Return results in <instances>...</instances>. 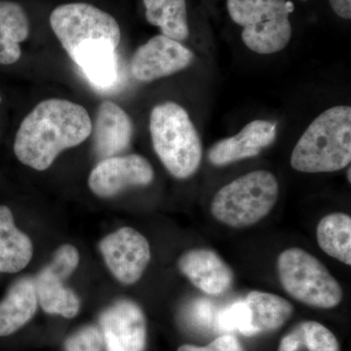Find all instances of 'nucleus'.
Wrapping results in <instances>:
<instances>
[{
  "label": "nucleus",
  "mask_w": 351,
  "mask_h": 351,
  "mask_svg": "<svg viewBox=\"0 0 351 351\" xmlns=\"http://www.w3.org/2000/svg\"><path fill=\"white\" fill-rule=\"evenodd\" d=\"M101 330L93 325L82 327L64 341V351H103Z\"/></svg>",
  "instance_id": "nucleus-25"
},
{
  "label": "nucleus",
  "mask_w": 351,
  "mask_h": 351,
  "mask_svg": "<svg viewBox=\"0 0 351 351\" xmlns=\"http://www.w3.org/2000/svg\"><path fill=\"white\" fill-rule=\"evenodd\" d=\"M193 58L181 43L160 34L138 48L131 60V73L138 82H154L188 68Z\"/></svg>",
  "instance_id": "nucleus-11"
},
{
  "label": "nucleus",
  "mask_w": 351,
  "mask_h": 351,
  "mask_svg": "<svg viewBox=\"0 0 351 351\" xmlns=\"http://www.w3.org/2000/svg\"><path fill=\"white\" fill-rule=\"evenodd\" d=\"M80 253L73 245H62L52 262L34 279L38 304L46 313L73 318L80 309V301L64 282L77 269Z\"/></svg>",
  "instance_id": "nucleus-8"
},
{
  "label": "nucleus",
  "mask_w": 351,
  "mask_h": 351,
  "mask_svg": "<svg viewBox=\"0 0 351 351\" xmlns=\"http://www.w3.org/2000/svg\"><path fill=\"white\" fill-rule=\"evenodd\" d=\"M189 324L199 329H209L216 323L215 307L208 300H196L186 311Z\"/></svg>",
  "instance_id": "nucleus-26"
},
{
  "label": "nucleus",
  "mask_w": 351,
  "mask_h": 351,
  "mask_svg": "<svg viewBox=\"0 0 351 351\" xmlns=\"http://www.w3.org/2000/svg\"><path fill=\"white\" fill-rule=\"evenodd\" d=\"M228 14L243 27L242 40L258 54H274L290 43L292 25L286 0H228Z\"/></svg>",
  "instance_id": "nucleus-6"
},
{
  "label": "nucleus",
  "mask_w": 351,
  "mask_h": 351,
  "mask_svg": "<svg viewBox=\"0 0 351 351\" xmlns=\"http://www.w3.org/2000/svg\"><path fill=\"white\" fill-rule=\"evenodd\" d=\"M0 103H1V97H0Z\"/></svg>",
  "instance_id": "nucleus-32"
},
{
  "label": "nucleus",
  "mask_w": 351,
  "mask_h": 351,
  "mask_svg": "<svg viewBox=\"0 0 351 351\" xmlns=\"http://www.w3.org/2000/svg\"><path fill=\"white\" fill-rule=\"evenodd\" d=\"M100 251L108 269L119 282H138L151 261L149 241L134 228H119L100 242Z\"/></svg>",
  "instance_id": "nucleus-9"
},
{
  "label": "nucleus",
  "mask_w": 351,
  "mask_h": 351,
  "mask_svg": "<svg viewBox=\"0 0 351 351\" xmlns=\"http://www.w3.org/2000/svg\"><path fill=\"white\" fill-rule=\"evenodd\" d=\"M318 245L327 255L346 265H351V218L345 213H332L321 219L316 230Z\"/></svg>",
  "instance_id": "nucleus-21"
},
{
  "label": "nucleus",
  "mask_w": 351,
  "mask_h": 351,
  "mask_svg": "<svg viewBox=\"0 0 351 351\" xmlns=\"http://www.w3.org/2000/svg\"><path fill=\"white\" fill-rule=\"evenodd\" d=\"M178 351H244L239 339L235 337L225 335L214 339L206 346L184 345Z\"/></svg>",
  "instance_id": "nucleus-27"
},
{
  "label": "nucleus",
  "mask_w": 351,
  "mask_h": 351,
  "mask_svg": "<svg viewBox=\"0 0 351 351\" xmlns=\"http://www.w3.org/2000/svg\"><path fill=\"white\" fill-rule=\"evenodd\" d=\"M92 121L82 106L62 99L40 101L21 123L14 152L32 169H48L64 149L91 135Z\"/></svg>",
  "instance_id": "nucleus-1"
},
{
  "label": "nucleus",
  "mask_w": 351,
  "mask_h": 351,
  "mask_svg": "<svg viewBox=\"0 0 351 351\" xmlns=\"http://www.w3.org/2000/svg\"><path fill=\"white\" fill-rule=\"evenodd\" d=\"M32 240L15 225L10 208L0 206V272L16 274L31 262Z\"/></svg>",
  "instance_id": "nucleus-18"
},
{
  "label": "nucleus",
  "mask_w": 351,
  "mask_h": 351,
  "mask_svg": "<svg viewBox=\"0 0 351 351\" xmlns=\"http://www.w3.org/2000/svg\"><path fill=\"white\" fill-rule=\"evenodd\" d=\"M101 336L107 351H144L147 321L142 308L130 300L114 302L100 316Z\"/></svg>",
  "instance_id": "nucleus-12"
},
{
  "label": "nucleus",
  "mask_w": 351,
  "mask_h": 351,
  "mask_svg": "<svg viewBox=\"0 0 351 351\" xmlns=\"http://www.w3.org/2000/svg\"><path fill=\"white\" fill-rule=\"evenodd\" d=\"M29 34V21L25 9L17 2L0 0V38L20 44Z\"/></svg>",
  "instance_id": "nucleus-22"
},
{
  "label": "nucleus",
  "mask_w": 351,
  "mask_h": 351,
  "mask_svg": "<svg viewBox=\"0 0 351 351\" xmlns=\"http://www.w3.org/2000/svg\"><path fill=\"white\" fill-rule=\"evenodd\" d=\"M179 269L196 288L208 295H221L233 283V272L218 254L209 249H193L180 258Z\"/></svg>",
  "instance_id": "nucleus-15"
},
{
  "label": "nucleus",
  "mask_w": 351,
  "mask_h": 351,
  "mask_svg": "<svg viewBox=\"0 0 351 351\" xmlns=\"http://www.w3.org/2000/svg\"><path fill=\"white\" fill-rule=\"evenodd\" d=\"M147 22L161 29L162 36L176 41L189 36L186 0H144Z\"/></svg>",
  "instance_id": "nucleus-20"
},
{
  "label": "nucleus",
  "mask_w": 351,
  "mask_h": 351,
  "mask_svg": "<svg viewBox=\"0 0 351 351\" xmlns=\"http://www.w3.org/2000/svg\"><path fill=\"white\" fill-rule=\"evenodd\" d=\"M301 332L295 327L294 331L284 337L279 346L278 351H298L302 346Z\"/></svg>",
  "instance_id": "nucleus-29"
},
{
  "label": "nucleus",
  "mask_w": 351,
  "mask_h": 351,
  "mask_svg": "<svg viewBox=\"0 0 351 351\" xmlns=\"http://www.w3.org/2000/svg\"><path fill=\"white\" fill-rule=\"evenodd\" d=\"M151 163L138 154L101 159L92 170L88 184L99 197L110 198L134 186H145L154 181Z\"/></svg>",
  "instance_id": "nucleus-10"
},
{
  "label": "nucleus",
  "mask_w": 351,
  "mask_h": 351,
  "mask_svg": "<svg viewBox=\"0 0 351 351\" xmlns=\"http://www.w3.org/2000/svg\"><path fill=\"white\" fill-rule=\"evenodd\" d=\"M22 55L20 44L0 38V64H12Z\"/></svg>",
  "instance_id": "nucleus-28"
},
{
  "label": "nucleus",
  "mask_w": 351,
  "mask_h": 351,
  "mask_svg": "<svg viewBox=\"0 0 351 351\" xmlns=\"http://www.w3.org/2000/svg\"><path fill=\"white\" fill-rule=\"evenodd\" d=\"M133 132L130 117L113 101H104L92 125L95 154L101 159L119 156L130 145Z\"/></svg>",
  "instance_id": "nucleus-14"
},
{
  "label": "nucleus",
  "mask_w": 351,
  "mask_h": 351,
  "mask_svg": "<svg viewBox=\"0 0 351 351\" xmlns=\"http://www.w3.org/2000/svg\"><path fill=\"white\" fill-rule=\"evenodd\" d=\"M217 327L221 331H239L245 336H252L250 311L246 302H237L217 314Z\"/></svg>",
  "instance_id": "nucleus-24"
},
{
  "label": "nucleus",
  "mask_w": 351,
  "mask_h": 351,
  "mask_svg": "<svg viewBox=\"0 0 351 351\" xmlns=\"http://www.w3.org/2000/svg\"><path fill=\"white\" fill-rule=\"evenodd\" d=\"M250 311L251 335L276 331L285 324L294 307L287 300L271 293L253 291L245 300Z\"/></svg>",
  "instance_id": "nucleus-19"
},
{
  "label": "nucleus",
  "mask_w": 351,
  "mask_h": 351,
  "mask_svg": "<svg viewBox=\"0 0 351 351\" xmlns=\"http://www.w3.org/2000/svg\"><path fill=\"white\" fill-rule=\"evenodd\" d=\"M38 306L34 279L23 277L14 282L0 302V337L10 336L25 326Z\"/></svg>",
  "instance_id": "nucleus-16"
},
{
  "label": "nucleus",
  "mask_w": 351,
  "mask_h": 351,
  "mask_svg": "<svg viewBox=\"0 0 351 351\" xmlns=\"http://www.w3.org/2000/svg\"><path fill=\"white\" fill-rule=\"evenodd\" d=\"M152 145L171 175L188 179L199 168L202 145L189 113L173 101L152 108L149 119Z\"/></svg>",
  "instance_id": "nucleus-3"
},
{
  "label": "nucleus",
  "mask_w": 351,
  "mask_h": 351,
  "mask_svg": "<svg viewBox=\"0 0 351 351\" xmlns=\"http://www.w3.org/2000/svg\"><path fill=\"white\" fill-rule=\"evenodd\" d=\"M278 195L276 176L267 170L253 171L219 189L212 201V215L232 228H247L270 213Z\"/></svg>",
  "instance_id": "nucleus-4"
},
{
  "label": "nucleus",
  "mask_w": 351,
  "mask_h": 351,
  "mask_svg": "<svg viewBox=\"0 0 351 351\" xmlns=\"http://www.w3.org/2000/svg\"><path fill=\"white\" fill-rule=\"evenodd\" d=\"M302 345L309 351H339L338 339L328 328L315 321H306L298 326Z\"/></svg>",
  "instance_id": "nucleus-23"
},
{
  "label": "nucleus",
  "mask_w": 351,
  "mask_h": 351,
  "mask_svg": "<svg viewBox=\"0 0 351 351\" xmlns=\"http://www.w3.org/2000/svg\"><path fill=\"white\" fill-rule=\"evenodd\" d=\"M350 173H351V170H350V168H348V182H351V178H350Z\"/></svg>",
  "instance_id": "nucleus-31"
},
{
  "label": "nucleus",
  "mask_w": 351,
  "mask_h": 351,
  "mask_svg": "<svg viewBox=\"0 0 351 351\" xmlns=\"http://www.w3.org/2000/svg\"><path fill=\"white\" fill-rule=\"evenodd\" d=\"M276 134L274 122L254 120L237 135L217 142L208 152V158L215 166H225L257 156L274 142Z\"/></svg>",
  "instance_id": "nucleus-13"
},
{
  "label": "nucleus",
  "mask_w": 351,
  "mask_h": 351,
  "mask_svg": "<svg viewBox=\"0 0 351 351\" xmlns=\"http://www.w3.org/2000/svg\"><path fill=\"white\" fill-rule=\"evenodd\" d=\"M284 290L306 306L329 309L341 304L343 293L338 280L317 258L301 248L284 250L277 258Z\"/></svg>",
  "instance_id": "nucleus-5"
},
{
  "label": "nucleus",
  "mask_w": 351,
  "mask_h": 351,
  "mask_svg": "<svg viewBox=\"0 0 351 351\" xmlns=\"http://www.w3.org/2000/svg\"><path fill=\"white\" fill-rule=\"evenodd\" d=\"M117 48L112 43L100 41L82 46L71 58L82 69L90 83L101 89H107L113 86L119 78Z\"/></svg>",
  "instance_id": "nucleus-17"
},
{
  "label": "nucleus",
  "mask_w": 351,
  "mask_h": 351,
  "mask_svg": "<svg viewBox=\"0 0 351 351\" xmlns=\"http://www.w3.org/2000/svg\"><path fill=\"white\" fill-rule=\"evenodd\" d=\"M351 160V108H328L309 124L291 156V166L302 173L345 169Z\"/></svg>",
  "instance_id": "nucleus-2"
},
{
  "label": "nucleus",
  "mask_w": 351,
  "mask_h": 351,
  "mask_svg": "<svg viewBox=\"0 0 351 351\" xmlns=\"http://www.w3.org/2000/svg\"><path fill=\"white\" fill-rule=\"evenodd\" d=\"M50 25L69 57L88 44L112 43L119 46L121 32L110 14L87 3H69L56 7L50 15Z\"/></svg>",
  "instance_id": "nucleus-7"
},
{
  "label": "nucleus",
  "mask_w": 351,
  "mask_h": 351,
  "mask_svg": "<svg viewBox=\"0 0 351 351\" xmlns=\"http://www.w3.org/2000/svg\"><path fill=\"white\" fill-rule=\"evenodd\" d=\"M332 11L343 19H351V0H329Z\"/></svg>",
  "instance_id": "nucleus-30"
}]
</instances>
